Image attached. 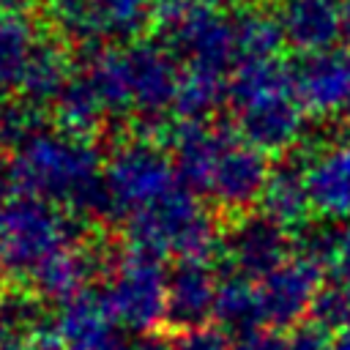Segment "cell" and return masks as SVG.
Returning a JSON list of instances; mask_svg holds the SVG:
<instances>
[{
	"label": "cell",
	"instance_id": "6da1fadb",
	"mask_svg": "<svg viewBox=\"0 0 350 350\" xmlns=\"http://www.w3.org/2000/svg\"><path fill=\"white\" fill-rule=\"evenodd\" d=\"M101 208L131 246L175 262L213 260L221 246L211 208L183 180L172 153L145 137L126 139L107 156Z\"/></svg>",
	"mask_w": 350,
	"mask_h": 350
},
{
	"label": "cell",
	"instance_id": "7a4b0ae2",
	"mask_svg": "<svg viewBox=\"0 0 350 350\" xmlns=\"http://www.w3.org/2000/svg\"><path fill=\"white\" fill-rule=\"evenodd\" d=\"M170 153L191 191L230 216H246L271 178L268 153L246 142L235 129L208 120H178L170 137Z\"/></svg>",
	"mask_w": 350,
	"mask_h": 350
},
{
	"label": "cell",
	"instance_id": "3957f363",
	"mask_svg": "<svg viewBox=\"0 0 350 350\" xmlns=\"http://www.w3.org/2000/svg\"><path fill=\"white\" fill-rule=\"evenodd\" d=\"M104 167L98 148L88 134L63 126H27L5 161V178L14 191L46 200L68 213H85L104 205Z\"/></svg>",
	"mask_w": 350,
	"mask_h": 350
},
{
	"label": "cell",
	"instance_id": "277c9868",
	"mask_svg": "<svg viewBox=\"0 0 350 350\" xmlns=\"http://www.w3.org/2000/svg\"><path fill=\"white\" fill-rule=\"evenodd\" d=\"M227 98L235 109V131L262 153H287L301 142L306 109L295 96L293 68L279 57L238 63Z\"/></svg>",
	"mask_w": 350,
	"mask_h": 350
},
{
	"label": "cell",
	"instance_id": "5b68a950",
	"mask_svg": "<svg viewBox=\"0 0 350 350\" xmlns=\"http://www.w3.org/2000/svg\"><path fill=\"white\" fill-rule=\"evenodd\" d=\"M85 243L68 211L22 191L0 197V276L27 290Z\"/></svg>",
	"mask_w": 350,
	"mask_h": 350
},
{
	"label": "cell",
	"instance_id": "8992f818",
	"mask_svg": "<svg viewBox=\"0 0 350 350\" xmlns=\"http://www.w3.org/2000/svg\"><path fill=\"white\" fill-rule=\"evenodd\" d=\"M98 295L123 331L150 334L170 320V268L164 257L129 246L112 257Z\"/></svg>",
	"mask_w": 350,
	"mask_h": 350
},
{
	"label": "cell",
	"instance_id": "52a82bcc",
	"mask_svg": "<svg viewBox=\"0 0 350 350\" xmlns=\"http://www.w3.org/2000/svg\"><path fill=\"white\" fill-rule=\"evenodd\" d=\"M131 79V115L142 123H159L175 115L183 68L178 55L159 41H134L126 46Z\"/></svg>",
	"mask_w": 350,
	"mask_h": 350
},
{
	"label": "cell",
	"instance_id": "ba28073f",
	"mask_svg": "<svg viewBox=\"0 0 350 350\" xmlns=\"http://www.w3.org/2000/svg\"><path fill=\"white\" fill-rule=\"evenodd\" d=\"M323 287V268L309 257L293 252L279 268L268 276L254 282L260 320L262 328L271 331H290L295 328L304 314L312 312V304Z\"/></svg>",
	"mask_w": 350,
	"mask_h": 350
},
{
	"label": "cell",
	"instance_id": "9c48e42d",
	"mask_svg": "<svg viewBox=\"0 0 350 350\" xmlns=\"http://www.w3.org/2000/svg\"><path fill=\"white\" fill-rule=\"evenodd\" d=\"M49 339L57 350H142L129 342L101 295L90 293L57 306L49 325Z\"/></svg>",
	"mask_w": 350,
	"mask_h": 350
},
{
	"label": "cell",
	"instance_id": "30bf717a",
	"mask_svg": "<svg viewBox=\"0 0 350 350\" xmlns=\"http://www.w3.org/2000/svg\"><path fill=\"white\" fill-rule=\"evenodd\" d=\"M295 96L309 115L334 118L350 109V49L331 46L304 55L293 68Z\"/></svg>",
	"mask_w": 350,
	"mask_h": 350
},
{
	"label": "cell",
	"instance_id": "8fae6325",
	"mask_svg": "<svg viewBox=\"0 0 350 350\" xmlns=\"http://www.w3.org/2000/svg\"><path fill=\"white\" fill-rule=\"evenodd\" d=\"M224 249L230 260V273L257 282L273 268H279L287 257H293V238L282 224L271 221L265 213H246L230 230Z\"/></svg>",
	"mask_w": 350,
	"mask_h": 350
},
{
	"label": "cell",
	"instance_id": "7c38bea8",
	"mask_svg": "<svg viewBox=\"0 0 350 350\" xmlns=\"http://www.w3.org/2000/svg\"><path fill=\"white\" fill-rule=\"evenodd\" d=\"M221 271L213 260H180L170 268V320L180 328L208 325L216 314Z\"/></svg>",
	"mask_w": 350,
	"mask_h": 350
},
{
	"label": "cell",
	"instance_id": "4fadbf2b",
	"mask_svg": "<svg viewBox=\"0 0 350 350\" xmlns=\"http://www.w3.org/2000/svg\"><path fill=\"white\" fill-rule=\"evenodd\" d=\"M306 189L314 216L325 221L350 216V134L306 159Z\"/></svg>",
	"mask_w": 350,
	"mask_h": 350
},
{
	"label": "cell",
	"instance_id": "5bb4252c",
	"mask_svg": "<svg viewBox=\"0 0 350 350\" xmlns=\"http://www.w3.org/2000/svg\"><path fill=\"white\" fill-rule=\"evenodd\" d=\"M284 44L304 55L325 52L342 36L336 0H284L279 11Z\"/></svg>",
	"mask_w": 350,
	"mask_h": 350
},
{
	"label": "cell",
	"instance_id": "9a60e30c",
	"mask_svg": "<svg viewBox=\"0 0 350 350\" xmlns=\"http://www.w3.org/2000/svg\"><path fill=\"white\" fill-rule=\"evenodd\" d=\"M262 213L282 224L284 230H301L306 224V216L312 213L309 189H306V161L287 159L271 170L268 186L262 191Z\"/></svg>",
	"mask_w": 350,
	"mask_h": 350
},
{
	"label": "cell",
	"instance_id": "2e32d148",
	"mask_svg": "<svg viewBox=\"0 0 350 350\" xmlns=\"http://www.w3.org/2000/svg\"><path fill=\"white\" fill-rule=\"evenodd\" d=\"M93 44H131L156 22V0H85Z\"/></svg>",
	"mask_w": 350,
	"mask_h": 350
},
{
	"label": "cell",
	"instance_id": "e0dca14e",
	"mask_svg": "<svg viewBox=\"0 0 350 350\" xmlns=\"http://www.w3.org/2000/svg\"><path fill=\"white\" fill-rule=\"evenodd\" d=\"M93 88L107 118L131 115V79L126 46H98L90 52L85 68L79 71Z\"/></svg>",
	"mask_w": 350,
	"mask_h": 350
},
{
	"label": "cell",
	"instance_id": "ac0fdd59",
	"mask_svg": "<svg viewBox=\"0 0 350 350\" xmlns=\"http://www.w3.org/2000/svg\"><path fill=\"white\" fill-rule=\"evenodd\" d=\"M71 77H74V71H71L66 49L60 44L41 38L16 93L33 107H44V104L55 107V101L60 98V93L71 82Z\"/></svg>",
	"mask_w": 350,
	"mask_h": 350
},
{
	"label": "cell",
	"instance_id": "d6986e66",
	"mask_svg": "<svg viewBox=\"0 0 350 350\" xmlns=\"http://www.w3.org/2000/svg\"><path fill=\"white\" fill-rule=\"evenodd\" d=\"M41 36L22 11L0 14V93L19 90Z\"/></svg>",
	"mask_w": 350,
	"mask_h": 350
},
{
	"label": "cell",
	"instance_id": "ffe728a7",
	"mask_svg": "<svg viewBox=\"0 0 350 350\" xmlns=\"http://www.w3.org/2000/svg\"><path fill=\"white\" fill-rule=\"evenodd\" d=\"M235 27V49L238 63L246 60H271L279 55V46L284 44L279 16H271L262 8H243L232 19Z\"/></svg>",
	"mask_w": 350,
	"mask_h": 350
},
{
	"label": "cell",
	"instance_id": "44dd1931",
	"mask_svg": "<svg viewBox=\"0 0 350 350\" xmlns=\"http://www.w3.org/2000/svg\"><path fill=\"white\" fill-rule=\"evenodd\" d=\"M213 317L221 323V328L241 331V334L262 328L254 282L227 271L221 276V287H219V301H216V314Z\"/></svg>",
	"mask_w": 350,
	"mask_h": 350
},
{
	"label": "cell",
	"instance_id": "7402d4cb",
	"mask_svg": "<svg viewBox=\"0 0 350 350\" xmlns=\"http://www.w3.org/2000/svg\"><path fill=\"white\" fill-rule=\"evenodd\" d=\"M55 112H57V126L77 131V134H90L93 129H98L107 120L101 101L96 98L93 88L88 85V79L82 74L71 77V82L55 101Z\"/></svg>",
	"mask_w": 350,
	"mask_h": 350
},
{
	"label": "cell",
	"instance_id": "603a6c76",
	"mask_svg": "<svg viewBox=\"0 0 350 350\" xmlns=\"http://www.w3.org/2000/svg\"><path fill=\"white\" fill-rule=\"evenodd\" d=\"M44 11L63 41L77 46H96L85 0H44Z\"/></svg>",
	"mask_w": 350,
	"mask_h": 350
},
{
	"label": "cell",
	"instance_id": "cb8c5ba5",
	"mask_svg": "<svg viewBox=\"0 0 350 350\" xmlns=\"http://www.w3.org/2000/svg\"><path fill=\"white\" fill-rule=\"evenodd\" d=\"M309 314H312V325L323 328L325 334H339L350 323V282H339V279L325 282Z\"/></svg>",
	"mask_w": 350,
	"mask_h": 350
},
{
	"label": "cell",
	"instance_id": "d4e9b609",
	"mask_svg": "<svg viewBox=\"0 0 350 350\" xmlns=\"http://www.w3.org/2000/svg\"><path fill=\"white\" fill-rule=\"evenodd\" d=\"M49 334L33 331L30 320L16 306L0 304V350H44Z\"/></svg>",
	"mask_w": 350,
	"mask_h": 350
},
{
	"label": "cell",
	"instance_id": "484cf974",
	"mask_svg": "<svg viewBox=\"0 0 350 350\" xmlns=\"http://www.w3.org/2000/svg\"><path fill=\"white\" fill-rule=\"evenodd\" d=\"M142 350H232V345L224 328L194 325V328H180L167 345H150Z\"/></svg>",
	"mask_w": 350,
	"mask_h": 350
},
{
	"label": "cell",
	"instance_id": "4316f807",
	"mask_svg": "<svg viewBox=\"0 0 350 350\" xmlns=\"http://www.w3.org/2000/svg\"><path fill=\"white\" fill-rule=\"evenodd\" d=\"M328 271H331V279L350 282V221L336 227V241H334V252L328 260Z\"/></svg>",
	"mask_w": 350,
	"mask_h": 350
},
{
	"label": "cell",
	"instance_id": "83f0119b",
	"mask_svg": "<svg viewBox=\"0 0 350 350\" xmlns=\"http://www.w3.org/2000/svg\"><path fill=\"white\" fill-rule=\"evenodd\" d=\"M287 350H334V342L323 328L301 325L287 334Z\"/></svg>",
	"mask_w": 350,
	"mask_h": 350
},
{
	"label": "cell",
	"instance_id": "f1b7e54d",
	"mask_svg": "<svg viewBox=\"0 0 350 350\" xmlns=\"http://www.w3.org/2000/svg\"><path fill=\"white\" fill-rule=\"evenodd\" d=\"M339 3V19H342V36L350 38V0H336Z\"/></svg>",
	"mask_w": 350,
	"mask_h": 350
},
{
	"label": "cell",
	"instance_id": "f546056e",
	"mask_svg": "<svg viewBox=\"0 0 350 350\" xmlns=\"http://www.w3.org/2000/svg\"><path fill=\"white\" fill-rule=\"evenodd\" d=\"M334 350H350V323L336 334V339H334Z\"/></svg>",
	"mask_w": 350,
	"mask_h": 350
},
{
	"label": "cell",
	"instance_id": "4dcf8cb0",
	"mask_svg": "<svg viewBox=\"0 0 350 350\" xmlns=\"http://www.w3.org/2000/svg\"><path fill=\"white\" fill-rule=\"evenodd\" d=\"M25 3L27 0H0V14H5V11H22Z\"/></svg>",
	"mask_w": 350,
	"mask_h": 350
},
{
	"label": "cell",
	"instance_id": "1f68e13d",
	"mask_svg": "<svg viewBox=\"0 0 350 350\" xmlns=\"http://www.w3.org/2000/svg\"><path fill=\"white\" fill-rule=\"evenodd\" d=\"M213 3L219 5V3H241V0H213Z\"/></svg>",
	"mask_w": 350,
	"mask_h": 350
}]
</instances>
